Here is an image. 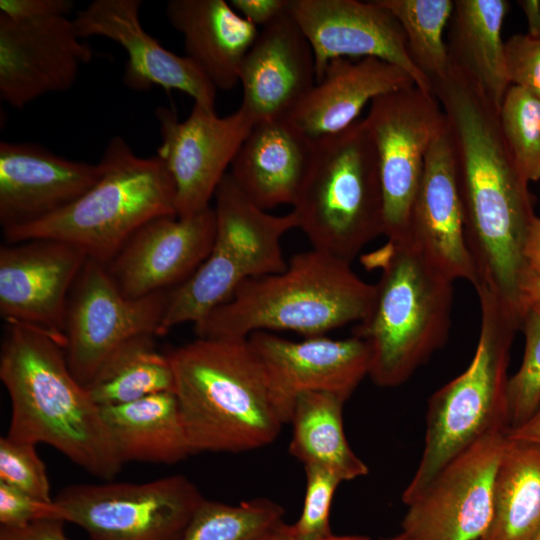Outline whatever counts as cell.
<instances>
[{"label":"cell","instance_id":"ab89813d","mask_svg":"<svg viewBox=\"0 0 540 540\" xmlns=\"http://www.w3.org/2000/svg\"><path fill=\"white\" fill-rule=\"evenodd\" d=\"M73 7L71 0H1L0 15L14 20L67 17Z\"/></svg>","mask_w":540,"mask_h":540},{"label":"cell","instance_id":"7c38bea8","mask_svg":"<svg viewBox=\"0 0 540 540\" xmlns=\"http://www.w3.org/2000/svg\"><path fill=\"white\" fill-rule=\"evenodd\" d=\"M169 293L128 298L106 266L88 258L71 290L64 326L65 358L78 382L86 386L130 339L159 336Z\"/></svg>","mask_w":540,"mask_h":540},{"label":"cell","instance_id":"ee69618b","mask_svg":"<svg viewBox=\"0 0 540 540\" xmlns=\"http://www.w3.org/2000/svg\"><path fill=\"white\" fill-rule=\"evenodd\" d=\"M523 262V271L540 274V217L537 215L529 227L524 242Z\"/></svg>","mask_w":540,"mask_h":540},{"label":"cell","instance_id":"f6af8a7d","mask_svg":"<svg viewBox=\"0 0 540 540\" xmlns=\"http://www.w3.org/2000/svg\"><path fill=\"white\" fill-rule=\"evenodd\" d=\"M506 437L540 445V404L524 423L508 430Z\"/></svg>","mask_w":540,"mask_h":540},{"label":"cell","instance_id":"60d3db41","mask_svg":"<svg viewBox=\"0 0 540 540\" xmlns=\"http://www.w3.org/2000/svg\"><path fill=\"white\" fill-rule=\"evenodd\" d=\"M290 0H231L233 9L252 24L266 26L288 10Z\"/></svg>","mask_w":540,"mask_h":540},{"label":"cell","instance_id":"836d02e7","mask_svg":"<svg viewBox=\"0 0 540 540\" xmlns=\"http://www.w3.org/2000/svg\"><path fill=\"white\" fill-rule=\"evenodd\" d=\"M501 129L517 169L528 182L540 180V99L510 85L499 108Z\"/></svg>","mask_w":540,"mask_h":540},{"label":"cell","instance_id":"d6a6232c","mask_svg":"<svg viewBox=\"0 0 540 540\" xmlns=\"http://www.w3.org/2000/svg\"><path fill=\"white\" fill-rule=\"evenodd\" d=\"M399 22L409 56L429 81L444 77L450 69L444 29L450 22L452 0H377Z\"/></svg>","mask_w":540,"mask_h":540},{"label":"cell","instance_id":"ffe728a7","mask_svg":"<svg viewBox=\"0 0 540 540\" xmlns=\"http://www.w3.org/2000/svg\"><path fill=\"white\" fill-rule=\"evenodd\" d=\"M140 0H94L77 12L73 23L78 36H102L127 52L123 82L134 90L160 86L190 95L194 103L215 110L217 88L187 56L164 48L140 21Z\"/></svg>","mask_w":540,"mask_h":540},{"label":"cell","instance_id":"1f68e13d","mask_svg":"<svg viewBox=\"0 0 540 540\" xmlns=\"http://www.w3.org/2000/svg\"><path fill=\"white\" fill-rule=\"evenodd\" d=\"M284 514L264 497L238 505L204 499L180 540H274L287 525Z\"/></svg>","mask_w":540,"mask_h":540},{"label":"cell","instance_id":"3957f363","mask_svg":"<svg viewBox=\"0 0 540 540\" xmlns=\"http://www.w3.org/2000/svg\"><path fill=\"white\" fill-rule=\"evenodd\" d=\"M192 454L271 444L283 423L248 339L198 338L168 354Z\"/></svg>","mask_w":540,"mask_h":540},{"label":"cell","instance_id":"e0dca14e","mask_svg":"<svg viewBox=\"0 0 540 540\" xmlns=\"http://www.w3.org/2000/svg\"><path fill=\"white\" fill-rule=\"evenodd\" d=\"M88 259L70 243L33 239L0 248V314L41 329L64 348L71 290Z\"/></svg>","mask_w":540,"mask_h":540},{"label":"cell","instance_id":"7a4b0ae2","mask_svg":"<svg viewBox=\"0 0 540 540\" xmlns=\"http://www.w3.org/2000/svg\"><path fill=\"white\" fill-rule=\"evenodd\" d=\"M0 379L11 402L7 436L48 444L102 479L119 473L124 463L101 408L74 377L63 345L52 335L6 321Z\"/></svg>","mask_w":540,"mask_h":540},{"label":"cell","instance_id":"d6986e66","mask_svg":"<svg viewBox=\"0 0 540 540\" xmlns=\"http://www.w3.org/2000/svg\"><path fill=\"white\" fill-rule=\"evenodd\" d=\"M215 234L216 215L211 206L189 217H157L140 227L105 266L128 298L168 291L201 266Z\"/></svg>","mask_w":540,"mask_h":540},{"label":"cell","instance_id":"b9f144b4","mask_svg":"<svg viewBox=\"0 0 540 540\" xmlns=\"http://www.w3.org/2000/svg\"><path fill=\"white\" fill-rule=\"evenodd\" d=\"M60 519H43L21 528L0 527V540H71Z\"/></svg>","mask_w":540,"mask_h":540},{"label":"cell","instance_id":"cb8c5ba5","mask_svg":"<svg viewBox=\"0 0 540 540\" xmlns=\"http://www.w3.org/2000/svg\"><path fill=\"white\" fill-rule=\"evenodd\" d=\"M413 85L405 70L378 58L334 59L287 119L315 141L349 128L367 103Z\"/></svg>","mask_w":540,"mask_h":540},{"label":"cell","instance_id":"e575fe53","mask_svg":"<svg viewBox=\"0 0 540 540\" xmlns=\"http://www.w3.org/2000/svg\"><path fill=\"white\" fill-rule=\"evenodd\" d=\"M521 330L523 358L507 386L509 430L524 423L540 404V313L527 312Z\"/></svg>","mask_w":540,"mask_h":540},{"label":"cell","instance_id":"f546056e","mask_svg":"<svg viewBox=\"0 0 540 540\" xmlns=\"http://www.w3.org/2000/svg\"><path fill=\"white\" fill-rule=\"evenodd\" d=\"M336 394L308 391L295 400L289 452L303 466L333 473L341 482L368 474L369 469L351 449L343 427V405Z\"/></svg>","mask_w":540,"mask_h":540},{"label":"cell","instance_id":"484cf974","mask_svg":"<svg viewBox=\"0 0 540 540\" xmlns=\"http://www.w3.org/2000/svg\"><path fill=\"white\" fill-rule=\"evenodd\" d=\"M171 25L184 38L189 57L216 88L239 83L242 63L259 29L225 0H171L166 5Z\"/></svg>","mask_w":540,"mask_h":540},{"label":"cell","instance_id":"8fae6325","mask_svg":"<svg viewBox=\"0 0 540 540\" xmlns=\"http://www.w3.org/2000/svg\"><path fill=\"white\" fill-rule=\"evenodd\" d=\"M364 125L374 145L383 196V235L402 239L426 155L446 125L437 98L413 85L374 99Z\"/></svg>","mask_w":540,"mask_h":540},{"label":"cell","instance_id":"74e56055","mask_svg":"<svg viewBox=\"0 0 540 540\" xmlns=\"http://www.w3.org/2000/svg\"><path fill=\"white\" fill-rule=\"evenodd\" d=\"M505 65L510 85L540 99V38L514 34L505 41Z\"/></svg>","mask_w":540,"mask_h":540},{"label":"cell","instance_id":"9a60e30c","mask_svg":"<svg viewBox=\"0 0 540 540\" xmlns=\"http://www.w3.org/2000/svg\"><path fill=\"white\" fill-rule=\"evenodd\" d=\"M247 339L264 368L272 403L283 424L290 423L299 394L329 392L347 401L369 374V348L353 335L292 341L260 331Z\"/></svg>","mask_w":540,"mask_h":540},{"label":"cell","instance_id":"f35d334b","mask_svg":"<svg viewBox=\"0 0 540 540\" xmlns=\"http://www.w3.org/2000/svg\"><path fill=\"white\" fill-rule=\"evenodd\" d=\"M43 519H61L55 501H44L0 482V524L21 528Z\"/></svg>","mask_w":540,"mask_h":540},{"label":"cell","instance_id":"4dcf8cb0","mask_svg":"<svg viewBox=\"0 0 540 540\" xmlns=\"http://www.w3.org/2000/svg\"><path fill=\"white\" fill-rule=\"evenodd\" d=\"M154 335H140L120 346L85 386L99 407L174 391L170 359L156 350Z\"/></svg>","mask_w":540,"mask_h":540},{"label":"cell","instance_id":"9c48e42d","mask_svg":"<svg viewBox=\"0 0 540 540\" xmlns=\"http://www.w3.org/2000/svg\"><path fill=\"white\" fill-rule=\"evenodd\" d=\"M214 198L216 234L212 249L196 272L170 291L159 336L177 325L200 322L229 300L246 280L287 267L281 240L297 228L292 211L282 216L267 213L239 189L229 173Z\"/></svg>","mask_w":540,"mask_h":540},{"label":"cell","instance_id":"7dc6e473","mask_svg":"<svg viewBox=\"0 0 540 540\" xmlns=\"http://www.w3.org/2000/svg\"><path fill=\"white\" fill-rule=\"evenodd\" d=\"M287 526H288V524L286 525L284 531L277 538H275L274 540H297V539H294L291 536H289V534L287 532ZM320 540H373V539H371L368 536H361V535H344V536L332 535V536H330L328 538H324V539H320ZM382 540H410V539L407 538L403 533H400V534H398L396 536L386 538V539H382Z\"/></svg>","mask_w":540,"mask_h":540},{"label":"cell","instance_id":"52a82bcc","mask_svg":"<svg viewBox=\"0 0 540 540\" xmlns=\"http://www.w3.org/2000/svg\"><path fill=\"white\" fill-rule=\"evenodd\" d=\"M100 162L103 173L87 192L44 219L3 230L6 243L63 241L107 265L144 224L177 216L174 182L157 155L138 156L124 138L115 136Z\"/></svg>","mask_w":540,"mask_h":540},{"label":"cell","instance_id":"30bf717a","mask_svg":"<svg viewBox=\"0 0 540 540\" xmlns=\"http://www.w3.org/2000/svg\"><path fill=\"white\" fill-rule=\"evenodd\" d=\"M205 498L184 475L145 483L77 484L54 498L89 540H180Z\"/></svg>","mask_w":540,"mask_h":540},{"label":"cell","instance_id":"4fadbf2b","mask_svg":"<svg viewBox=\"0 0 540 540\" xmlns=\"http://www.w3.org/2000/svg\"><path fill=\"white\" fill-rule=\"evenodd\" d=\"M506 433L488 434L450 461L409 504L410 540H480L492 516L493 485Z\"/></svg>","mask_w":540,"mask_h":540},{"label":"cell","instance_id":"ac0fdd59","mask_svg":"<svg viewBox=\"0 0 540 540\" xmlns=\"http://www.w3.org/2000/svg\"><path fill=\"white\" fill-rule=\"evenodd\" d=\"M92 56L68 17L0 15V98L22 109L45 94L66 91Z\"/></svg>","mask_w":540,"mask_h":540},{"label":"cell","instance_id":"d590c367","mask_svg":"<svg viewBox=\"0 0 540 540\" xmlns=\"http://www.w3.org/2000/svg\"><path fill=\"white\" fill-rule=\"evenodd\" d=\"M306 491L299 519L287 526L289 536L297 540H320L332 536L329 523L331 503L341 481L330 471L304 466Z\"/></svg>","mask_w":540,"mask_h":540},{"label":"cell","instance_id":"7402d4cb","mask_svg":"<svg viewBox=\"0 0 540 540\" xmlns=\"http://www.w3.org/2000/svg\"><path fill=\"white\" fill-rule=\"evenodd\" d=\"M240 108L254 124L287 118L316 84L314 54L287 10L259 30L239 74Z\"/></svg>","mask_w":540,"mask_h":540},{"label":"cell","instance_id":"d4e9b609","mask_svg":"<svg viewBox=\"0 0 540 540\" xmlns=\"http://www.w3.org/2000/svg\"><path fill=\"white\" fill-rule=\"evenodd\" d=\"M314 143L287 118L254 124L238 150L230 176L259 208L296 201Z\"/></svg>","mask_w":540,"mask_h":540},{"label":"cell","instance_id":"5bb4252c","mask_svg":"<svg viewBox=\"0 0 540 540\" xmlns=\"http://www.w3.org/2000/svg\"><path fill=\"white\" fill-rule=\"evenodd\" d=\"M156 117L161 137L156 155L174 182L177 217L192 216L210 207L254 123L240 107L220 117L197 103L184 120L165 106L156 109Z\"/></svg>","mask_w":540,"mask_h":540},{"label":"cell","instance_id":"4316f807","mask_svg":"<svg viewBox=\"0 0 540 540\" xmlns=\"http://www.w3.org/2000/svg\"><path fill=\"white\" fill-rule=\"evenodd\" d=\"M100 408L123 463L171 465L192 454L173 391Z\"/></svg>","mask_w":540,"mask_h":540},{"label":"cell","instance_id":"c3c4849f","mask_svg":"<svg viewBox=\"0 0 540 540\" xmlns=\"http://www.w3.org/2000/svg\"><path fill=\"white\" fill-rule=\"evenodd\" d=\"M537 540H540V534H539V536H538V539H537Z\"/></svg>","mask_w":540,"mask_h":540},{"label":"cell","instance_id":"ba28073f","mask_svg":"<svg viewBox=\"0 0 540 540\" xmlns=\"http://www.w3.org/2000/svg\"><path fill=\"white\" fill-rule=\"evenodd\" d=\"M310 166L293 214L312 248L348 262L383 235L376 151L363 120L313 141Z\"/></svg>","mask_w":540,"mask_h":540},{"label":"cell","instance_id":"5b68a950","mask_svg":"<svg viewBox=\"0 0 540 540\" xmlns=\"http://www.w3.org/2000/svg\"><path fill=\"white\" fill-rule=\"evenodd\" d=\"M378 269L371 309L352 335L370 352L368 376L378 386L396 387L447 342L453 305V280L408 238L388 240L362 256Z\"/></svg>","mask_w":540,"mask_h":540},{"label":"cell","instance_id":"2e32d148","mask_svg":"<svg viewBox=\"0 0 540 540\" xmlns=\"http://www.w3.org/2000/svg\"><path fill=\"white\" fill-rule=\"evenodd\" d=\"M288 11L311 45L316 82L334 59L378 58L405 70L416 86L432 92L411 60L404 32L377 0H290Z\"/></svg>","mask_w":540,"mask_h":540},{"label":"cell","instance_id":"f1b7e54d","mask_svg":"<svg viewBox=\"0 0 540 540\" xmlns=\"http://www.w3.org/2000/svg\"><path fill=\"white\" fill-rule=\"evenodd\" d=\"M540 534V445L510 439L497 467L492 516L480 540H537Z\"/></svg>","mask_w":540,"mask_h":540},{"label":"cell","instance_id":"7bdbcfd3","mask_svg":"<svg viewBox=\"0 0 540 540\" xmlns=\"http://www.w3.org/2000/svg\"><path fill=\"white\" fill-rule=\"evenodd\" d=\"M518 304L522 321L527 312L540 313V274L523 271L518 286Z\"/></svg>","mask_w":540,"mask_h":540},{"label":"cell","instance_id":"83f0119b","mask_svg":"<svg viewBox=\"0 0 540 540\" xmlns=\"http://www.w3.org/2000/svg\"><path fill=\"white\" fill-rule=\"evenodd\" d=\"M506 0H455L447 50L450 63L463 69L500 108L510 83L501 31Z\"/></svg>","mask_w":540,"mask_h":540},{"label":"cell","instance_id":"8d00e7d4","mask_svg":"<svg viewBox=\"0 0 540 540\" xmlns=\"http://www.w3.org/2000/svg\"><path fill=\"white\" fill-rule=\"evenodd\" d=\"M0 482L44 501H53L44 462L36 444L0 438Z\"/></svg>","mask_w":540,"mask_h":540},{"label":"cell","instance_id":"8992f818","mask_svg":"<svg viewBox=\"0 0 540 540\" xmlns=\"http://www.w3.org/2000/svg\"><path fill=\"white\" fill-rule=\"evenodd\" d=\"M475 290L481 312L475 352L467 368L428 400L423 451L402 493L405 505L475 442L488 434L509 430L508 366L522 320L486 289Z\"/></svg>","mask_w":540,"mask_h":540},{"label":"cell","instance_id":"44dd1931","mask_svg":"<svg viewBox=\"0 0 540 540\" xmlns=\"http://www.w3.org/2000/svg\"><path fill=\"white\" fill-rule=\"evenodd\" d=\"M101 162L73 161L24 142L0 143V223L3 230L44 219L69 206L101 177Z\"/></svg>","mask_w":540,"mask_h":540},{"label":"cell","instance_id":"6da1fadb","mask_svg":"<svg viewBox=\"0 0 540 540\" xmlns=\"http://www.w3.org/2000/svg\"><path fill=\"white\" fill-rule=\"evenodd\" d=\"M446 117L467 248L482 287L521 317L523 246L535 218L529 183L505 141L499 107L467 72L450 63L432 82Z\"/></svg>","mask_w":540,"mask_h":540},{"label":"cell","instance_id":"bcb514c9","mask_svg":"<svg viewBox=\"0 0 540 540\" xmlns=\"http://www.w3.org/2000/svg\"><path fill=\"white\" fill-rule=\"evenodd\" d=\"M521 7L527 22V34L533 38H540V0H520Z\"/></svg>","mask_w":540,"mask_h":540},{"label":"cell","instance_id":"277c9868","mask_svg":"<svg viewBox=\"0 0 540 540\" xmlns=\"http://www.w3.org/2000/svg\"><path fill=\"white\" fill-rule=\"evenodd\" d=\"M374 294L375 284L362 280L350 262L312 248L292 256L281 272L243 282L194 330L198 338L247 339L277 330L325 336L363 320Z\"/></svg>","mask_w":540,"mask_h":540},{"label":"cell","instance_id":"603a6c76","mask_svg":"<svg viewBox=\"0 0 540 540\" xmlns=\"http://www.w3.org/2000/svg\"><path fill=\"white\" fill-rule=\"evenodd\" d=\"M405 237L451 280L475 284L447 122L426 155Z\"/></svg>","mask_w":540,"mask_h":540}]
</instances>
